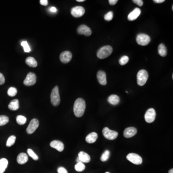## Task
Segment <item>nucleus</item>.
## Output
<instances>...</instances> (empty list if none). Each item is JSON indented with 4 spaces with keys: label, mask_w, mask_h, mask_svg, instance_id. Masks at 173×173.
Here are the masks:
<instances>
[{
    "label": "nucleus",
    "mask_w": 173,
    "mask_h": 173,
    "mask_svg": "<svg viewBox=\"0 0 173 173\" xmlns=\"http://www.w3.org/2000/svg\"><path fill=\"white\" fill-rule=\"evenodd\" d=\"M86 109V103L82 98L77 99L74 104V113L77 117H80L84 113Z\"/></svg>",
    "instance_id": "1"
},
{
    "label": "nucleus",
    "mask_w": 173,
    "mask_h": 173,
    "mask_svg": "<svg viewBox=\"0 0 173 173\" xmlns=\"http://www.w3.org/2000/svg\"><path fill=\"white\" fill-rule=\"evenodd\" d=\"M113 52V48L111 46H104L102 47L97 52V56L99 59H105L108 57Z\"/></svg>",
    "instance_id": "2"
},
{
    "label": "nucleus",
    "mask_w": 173,
    "mask_h": 173,
    "mask_svg": "<svg viewBox=\"0 0 173 173\" xmlns=\"http://www.w3.org/2000/svg\"><path fill=\"white\" fill-rule=\"evenodd\" d=\"M51 102L52 104L55 106H57L60 104V97L58 86H55L52 89L51 94Z\"/></svg>",
    "instance_id": "3"
},
{
    "label": "nucleus",
    "mask_w": 173,
    "mask_h": 173,
    "mask_svg": "<svg viewBox=\"0 0 173 173\" xmlns=\"http://www.w3.org/2000/svg\"><path fill=\"white\" fill-rule=\"evenodd\" d=\"M149 75L145 70H141L137 74V83L139 86L144 85L148 79Z\"/></svg>",
    "instance_id": "4"
},
{
    "label": "nucleus",
    "mask_w": 173,
    "mask_h": 173,
    "mask_svg": "<svg viewBox=\"0 0 173 173\" xmlns=\"http://www.w3.org/2000/svg\"><path fill=\"white\" fill-rule=\"evenodd\" d=\"M103 134L104 137L109 140H113L116 139L118 135L117 132L110 130L109 128L107 127L103 128Z\"/></svg>",
    "instance_id": "5"
},
{
    "label": "nucleus",
    "mask_w": 173,
    "mask_h": 173,
    "mask_svg": "<svg viewBox=\"0 0 173 173\" xmlns=\"http://www.w3.org/2000/svg\"><path fill=\"white\" fill-rule=\"evenodd\" d=\"M136 41L137 43L140 45L146 46L148 45L150 41L151 38L148 35L145 34H138L136 38Z\"/></svg>",
    "instance_id": "6"
},
{
    "label": "nucleus",
    "mask_w": 173,
    "mask_h": 173,
    "mask_svg": "<svg viewBox=\"0 0 173 173\" xmlns=\"http://www.w3.org/2000/svg\"><path fill=\"white\" fill-rule=\"evenodd\" d=\"M126 159L133 164L139 165L142 164V159L141 156L134 153L129 154L126 156Z\"/></svg>",
    "instance_id": "7"
},
{
    "label": "nucleus",
    "mask_w": 173,
    "mask_h": 173,
    "mask_svg": "<svg viewBox=\"0 0 173 173\" xmlns=\"http://www.w3.org/2000/svg\"><path fill=\"white\" fill-rule=\"evenodd\" d=\"M36 75L32 72L27 74L26 78L24 81V84L26 86H32L35 84L36 82Z\"/></svg>",
    "instance_id": "8"
},
{
    "label": "nucleus",
    "mask_w": 173,
    "mask_h": 173,
    "mask_svg": "<svg viewBox=\"0 0 173 173\" xmlns=\"http://www.w3.org/2000/svg\"><path fill=\"white\" fill-rule=\"evenodd\" d=\"M156 117V112L153 108H150L147 110L145 115V121L148 123H151L154 121Z\"/></svg>",
    "instance_id": "9"
},
{
    "label": "nucleus",
    "mask_w": 173,
    "mask_h": 173,
    "mask_svg": "<svg viewBox=\"0 0 173 173\" xmlns=\"http://www.w3.org/2000/svg\"><path fill=\"white\" fill-rule=\"evenodd\" d=\"M39 126V122L38 119L34 118L31 120L30 123L27 128V132L29 134H32L35 131Z\"/></svg>",
    "instance_id": "10"
},
{
    "label": "nucleus",
    "mask_w": 173,
    "mask_h": 173,
    "mask_svg": "<svg viewBox=\"0 0 173 173\" xmlns=\"http://www.w3.org/2000/svg\"><path fill=\"white\" fill-rule=\"evenodd\" d=\"M85 10L83 7L77 6L72 8L71 14L75 17H81L84 14Z\"/></svg>",
    "instance_id": "11"
},
{
    "label": "nucleus",
    "mask_w": 173,
    "mask_h": 173,
    "mask_svg": "<svg viewBox=\"0 0 173 173\" xmlns=\"http://www.w3.org/2000/svg\"><path fill=\"white\" fill-rule=\"evenodd\" d=\"M78 163H89L90 161V157L88 154L84 151H80L78 154L77 160Z\"/></svg>",
    "instance_id": "12"
},
{
    "label": "nucleus",
    "mask_w": 173,
    "mask_h": 173,
    "mask_svg": "<svg viewBox=\"0 0 173 173\" xmlns=\"http://www.w3.org/2000/svg\"><path fill=\"white\" fill-rule=\"evenodd\" d=\"M77 32L79 34L84 35L86 36H90L91 35L92 33L90 27L85 25H80L78 27L77 29Z\"/></svg>",
    "instance_id": "13"
},
{
    "label": "nucleus",
    "mask_w": 173,
    "mask_h": 173,
    "mask_svg": "<svg viewBox=\"0 0 173 173\" xmlns=\"http://www.w3.org/2000/svg\"><path fill=\"white\" fill-rule=\"evenodd\" d=\"M72 55L69 51H65L62 52L60 55V59L61 61L65 64L69 62L71 60Z\"/></svg>",
    "instance_id": "14"
},
{
    "label": "nucleus",
    "mask_w": 173,
    "mask_h": 173,
    "mask_svg": "<svg viewBox=\"0 0 173 173\" xmlns=\"http://www.w3.org/2000/svg\"><path fill=\"white\" fill-rule=\"evenodd\" d=\"M137 133V129L134 127H129L125 129L124 131V137L130 138L133 137Z\"/></svg>",
    "instance_id": "15"
},
{
    "label": "nucleus",
    "mask_w": 173,
    "mask_h": 173,
    "mask_svg": "<svg viewBox=\"0 0 173 173\" xmlns=\"http://www.w3.org/2000/svg\"><path fill=\"white\" fill-rule=\"evenodd\" d=\"M97 80L100 84L106 85L107 84L106 75V73L103 71H99L97 74Z\"/></svg>",
    "instance_id": "16"
},
{
    "label": "nucleus",
    "mask_w": 173,
    "mask_h": 173,
    "mask_svg": "<svg viewBox=\"0 0 173 173\" xmlns=\"http://www.w3.org/2000/svg\"><path fill=\"white\" fill-rule=\"evenodd\" d=\"M50 146L53 148L61 152L64 149V143L61 141L57 140H55L50 143Z\"/></svg>",
    "instance_id": "17"
},
{
    "label": "nucleus",
    "mask_w": 173,
    "mask_h": 173,
    "mask_svg": "<svg viewBox=\"0 0 173 173\" xmlns=\"http://www.w3.org/2000/svg\"><path fill=\"white\" fill-rule=\"evenodd\" d=\"M141 13V9L139 8H136L133 11H132L130 14H129L128 15V19L129 21L135 20L139 17Z\"/></svg>",
    "instance_id": "18"
},
{
    "label": "nucleus",
    "mask_w": 173,
    "mask_h": 173,
    "mask_svg": "<svg viewBox=\"0 0 173 173\" xmlns=\"http://www.w3.org/2000/svg\"><path fill=\"white\" fill-rule=\"evenodd\" d=\"M29 160L27 154L24 152H22L18 155L17 157V163L20 164H25Z\"/></svg>",
    "instance_id": "19"
},
{
    "label": "nucleus",
    "mask_w": 173,
    "mask_h": 173,
    "mask_svg": "<svg viewBox=\"0 0 173 173\" xmlns=\"http://www.w3.org/2000/svg\"><path fill=\"white\" fill-rule=\"evenodd\" d=\"M108 101L110 104L116 106L120 102V98L117 95L113 94L110 96L108 99Z\"/></svg>",
    "instance_id": "20"
},
{
    "label": "nucleus",
    "mask_w": 173,
    "mask_h": 173,
    "mask_svg": "<svg viewBox=\"0 0 173 173\" xmlns=\"http://www.w3.org/2000/svg\"><path fill=\"white\" fill-rule=\"evenodd\" d=\"M98 139V134L95 132L90 133L86 137V141L88 143H93L95 142Z\"/></svg>",
    "instance_id": "21"
},
{
    "label": "nucleus",
    "mask_w": 173,
    "mask_h": 173,
    "mask_svg": "<svg viewBox=\"0 0 173 173\" xmlns=\"http://www.w3.org/2000/svg\"><path fill=\"white\" fill-rule=\"evenodd\" d=\"M19 107V100L17 99H14L12 100L8 105V108L9 109L12 111H16L18 109Z\"/></svg>",
    "instance_id": "22"
},
{
    "label": "nucleus",
    "mask_w": 173,
    "mask_h": 173,
    "mask_svg": "<svg viewBox=\"0 0 173 173\" xmlns=\"http://www.w3.org/2000/svg\"><path fill=\"white\" fill-rule=\"evenodd\" d=\"M8 161L5 158L0 159V173H4L8 166Z\"/></svg>",
    "instance_id": "23"
},
{
    "label": "nucleus",
    "mask_w": 173,
    "mask_h": 173,
    "mask_svg": "<svg viewBox=\"0 0 173 173\" xmlns=\"http://www.w3.org/2000/svg\"><path fill=\"white\" fill-rule=\"evenodd\" d=\"M158 51L159 55H160V56H162V57H165L167 55V47H165V46L163 43L160 44L158 46Z\"/></svg>",
    "instance_id": "24"
},
{
    "label": "nucleus",
    "mask_w": 173,
    "mask_h": 173,
    "mask_svg": "<svg viewBox=\"0 0 173 173\" xmlns=\"http://www.w3.org/2000/svg\"><path fill=\"white\" fill-rule=\"evenodd\" d=\"M26 62L27 65L31 67H36L38 65L36 60L32 57H27L26 60Z\"/></svg>",
    "instance_id": "25"
},
{
    "label": "nucleus",
    "mask_w": 173,
    "mask_h": 173,
    "mask_svg": "<svg viewBox=\"0 0 173 173\" xmlns=\"http://www.w3.org/2000/svg\"><path fill=\"white\" fill-rule=\"evenodd\" d=\"M16 120L19 125H23L26 123L27 118L26 117H25L24 116H17V117L16 118Z\"/></svg>",
    "instance_id": "26"
},
{
    "label": "nucleus",
    "mask_w": 173,
    "mask_h": 173,
    "mask_svg": "<svg viewBox=\"0 0 173 173\" xmlns=\"http://www.w3.org/2000/svg\"><path fill=\"white\" fill-rule=\"evenodd\" d=\"M16 137L15 136L12 135L10 137H9L7 139L6 142L7 147H11V146H13L15 143L16 141Z\"/></svg>",
    "instance_id": "27"
},
{
    "label": "nucleus",
    "mask_w": 173,
    "mask_h": 173,
    "mask_svg": "<svg viewBox=\"0 0 173 173\" xmlns=\"http://www.w3.org/2000/svg\"><path fill=\"white\" fill-rule=\"evenodd\" d=\"M9 118L6 116H0V126H4L9 122Z\"/></svg>",
    "instance_id": "28"
},
{
    "label": "nucleus",
    "mask_w": 173,
    "mask_h": 173,
    "mask_svg": "<svg viewBox=\"0 0 173 173\" xmlns=\"http://www.w3.org/2000/svg\"><path fill=\"white\" fill-rule=\"evenodd\" d=\"M75 169L78 172H82L85 169V165L83 163H78L75 166Z\"/></svg>",
    "instance_id": "29"
},
{
    "label": "nucleus",
    "mask_w": 173,
    "mask_h": 173,
    "mask_svg": "<svg viewBox=\"0 0 173 173\" xmlns=\"http://www.w3.org/2000/svg\"><path fill=\"white\" fill-rule=\"evenodd\" d=\"M27 152L29 156L31 157L33 160H35V161H37V160L39 159V157H38V155H37L31 149H29L27 150Z\"/></svg>",
    "instance_id": "30"
},
{
    "label": "nucleus",
    "mask_w": 173,
    "mask_h": 173,
    "mask_svg": "<svg viewBox=\"0 0 173 173\" xmlns=\"http://www.w3.org/2000/svg\"><path fill=\"white\" fill-rule=\"evenodd\" d=\"M21 45L23 47L25 52H29L31 51V49L27 41H23L21 42Z\"/></svg>",
    "instance_id": "31"
},
{
    "label": "nucleus",
    "mask_w": 173,
    "mask_h": 173,
    "mask_svg": "<svg viewBox=\"0 0 173 173\" xmlns=\"http://www.w3.org/2000/svg\"><path fill=\"white\" fill-rule=\"evenodd\" d=\"M110 154V153L109 151H108V150H106L103 152V154H102V156L100 157V160L102 162L106 161L107 160H108L109 158Z\"/></svg>",
    "instance_id": "32"
},
{
    "label": "nucleus",
    "mask_w": 173,
    "mask_h": 173,
    "mask_svg": "<svg viewBox=\"0 0 173 173\" xmlns=\"http://www.w3.org/2000/svg\"><path fill=\"white\" fill-rule=\"evenodd\" d=\"M17 89L14 87H10L8 89L7 93L9 96L14 97L17 94Z\"/></svg>",
    "instance_id": "33"
},
{
    "label": "nucleus",
    "mask_w": 173,
    "mask_h": 173,
    "mask_svg": "<svg viewBox=\"0 0 173 173\" xmlns=\"http://www.w3.org/2000/svg\"><path fill=\"white\" fill-rule=\"evenodd\" d=\"M113 12L112 11H110L104 15V19L106 20V21H111L113 18Z\"/></svg>",
    "instance_id": "34"
},
{
    "label": "nucleus",
    "mask_w": 173,
    "mask_h": 173,
    "mask_svg": "<svg viewBox=\"0 0 173 173\" xmlns=\"http://www.w3.org/2000/svg\"><path fill=\"white\" fill-rule=\"evenodd\" d=\"M129 61V58L127 56H123L119 60V64L122 65H125Z\"/></svg>",
    "instance_id": "35"
},
{
    "label": "nucleus",
    "mask_w": 173,
    "mask_h": 173,
    "mask_svg": "<svg viewBox=\"0 0 173 173\" xmlns=\"http://www.w3.org/2000/svg\"><path fill=\"white\" fill-rule=\"evenodd\" d=\"M57 172L58 173H68L67 169L63 167H60L57 169Z\"/></svg>",
    "instance_id": "36"
},
{
    "label": "nucleus",
    "mask_w": 173,
    "mask_h": 173,
    "mask_svg": "<svg viewBox=\"0 0 173 173\" xmlns=\"http://www.w3.org/2000/svg\"><path fill=\"white\" fill-rule=\"evenodd\" d=\"M133 2L139 6H142L143 4V1L142 0H133Z\"/></svg>",
    "instance_id": "37"
},
{
    "label": "nucleus",
    "mask_w": 173,
    "mask_h": 173,
    "mask_svg": "<svg viewBox=\"0 0 173 173\" xmlns=\"http://www.w3.org/2000/svg\"><path fill=\"white\" fill-rule=\"evenodd\" d=\"M5 82V78L1 73H0V85H3Z\"/></svg>",
    "instance_id": "38"
},
{
    "label": "nucleus",
    "mask_w": 173,
    "mask_h": 173,
    "mask_svg": "<svg viewBox=\"0 0 173 173\" xmlns=\"http://www.w3.org/2000/svg\"><path fill=\"white\" fill-rule=\"evenodd\" d=\"M40 4L43 6H47L48 4V1L47 0H40Z\"/></svg>",
    "instance_id": "39"
},
{
    "label": "nucleus",
    "mask_w": 173,
    "mask_h": 173,
    "mask_svg": "<svg viewBox=\"0 0 173 173\" xmlns=\"http://www.w3.org/2000/svg\"><path fill=\"white\" fill-rule=\"evenodd\" d=\"M118 1L117 0H109V3L110 5H113L117 3Z\"/></svg>",
    "instance_id": "40"
},
{
    "label": "nucleus",
    "mask_w": 173,
    "mask_h": 173,
    "mask_svg": "<svg viewBox=\"0 0 173 173\" xmlns=\"http://www.w3.org/2000/svg\"><path fill=\"white\" fill-rule=\"evenodd\" d=\"M50 11H51V12L55 13L57 11V9L55 7H52L50 8Z\"/></svg>",
    "instance_id": "41"
},
{
    "label": "nucleus",
    "mask_w": 173,
    "mask_h": 173,
    "mask_svg": "<svg viewBox=\"0 0 173 173\" xmlns=\"http://www.w3.org/2000/svg\"><path fill=\"white\" fill-rule=\"evenodd\" d=\"M165 1L164 0H154V2L155 3H157V4H160V3H162Z\"/></svg>",
    "instance_id": "42"
},
{
    "label": "nucleus",
    "mask_w": 173,
    "mask_h": 173,
    "mask_svg": "<svg viewBox=\"0 0 173 173\" xmlns=\"http://www.w3.org/2000/svg\"><path fill=\"white\" fill-rule=\"evenodd\" d=\"M168 173H173V169L172 168V169H170L169 171V172H168Z\"/></svg>",
    "instance_id": "43"
},
{
    "label": "nucleus",
    "mask_w": 173,
    "mask_h": 173,
    "mask_svg": "<svg viewBox=\"0 0 173 173\" xmlns=\"http://www.w3.org/2000/svg\"><path fill=\"white\" fill-rule=\"evenodd\" d=\"M77 1L78 2H83L85 1V0H77Z\"/></svg>",
    "instance_id": "44"
},
{
    "label": "nucleus",
    "mask_w": 173,
    "mask_h": 173,
    "mask_svg": "<svg viewBox=\"0 0 173 173\" xmlns=\"http://www.w3.org/2000/svg\"><path fill=\"white\" fill-rule=\"evenodd\" d=\"M106 173H110L109 172H107Z\"/></svg>",
    "instance_id": "45"
}]
</instances>
